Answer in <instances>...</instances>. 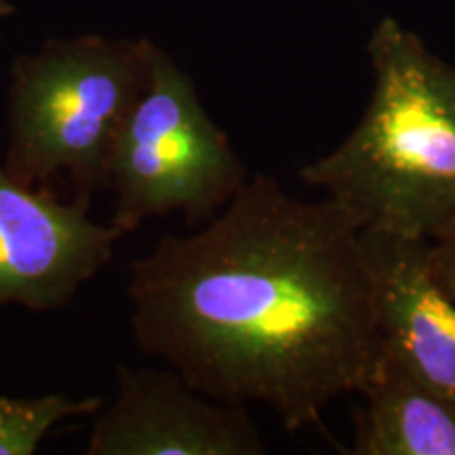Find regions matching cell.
Segmentation results:
<instances>
[{
    "instance_id": "3957f363",
    "label": "cell",
    "mask_w": 455,
    "mask_h": 455,
    "mask_svg": "<svg viewBox=\"0 0 455 455\" xmlns=\"http://www.w3.org/2000/svg\"><path fill=\"white\" fill-rule=\"evenodd\" d=\"M150 41H49L13 64L4 169L26 186L70 178L78 201L108 188V167L148 83Z\"/></svg>"
},
{
    "instance_id": "52a82bcc",
    "label": "cell",
    "mask_w": 455,
    "mask_h": 455,
    "mask_svg": "<svg viewBox=\"0 0 455 455\" xmlns=\"http://www.w3.org/2000/svg\"><path fill=\"white\" fill-rule=\"evenodd\" d=\"M382 352L455 396V301L436 281L428 241L363 230Z\"/></svg>"
},
{
    "instance_id": "277c9868",
    "label": "cell",
    "mask_w": 455,
    "mask_h": 455,
    "mask_svg": "<svg viewBox=\"0 0 455 455\" xmlns=\"http://www.w3.org/2000/svg\"><path fill=\"white\" fill-rule=\"evenodd\" d=\"M228 135L198 98L195 83L150 43L148 83L114 144L108 186L116 195L112 226L123 235L148 218L180 213L212 220L247 181Z\"/></svg>"
},
{
    "instance_id": "8fae6325",
    "label": "cell",
    "mask_w": 455,
    "mask_h": 455,
    "mask_svg": "<svg viewBox=\"0 0 455 455\" xmlns=\"http://www.w3.org/2000/svg\"><path fill=\"white\" fill-rule=\"evenodd\" d=\"M13 11H15V7L9 3V0H0V21H3L4 17L13 15Z\"/></svg>"
},
{
    "instance_id": "5b68a950",
    "label": "cell",
    "mask_w": 455,
    "mask_h": 455,
    "mask_svg": "<svg viewBox=\"0 0 455 455\" xmlns=\"http://www.w3.org/2000/svg\"><path fill=\"white\" fill-rule=\"evenodd\" d=\"M87 212L89 203L57 201L0 164V308H64L112 259L123 232L95 224Z\"/></svg>"
},
{
    "instance_id": "6da1fadb",
    "label": "cell",
    "mask_w": 455,
    "mask_h": 455,
    "mask_svg": "<svg viewBox=\"0 0 455 455\" xmlns=\"http://www.w3.org/2000/svg\"><path fill=\"white\" fill-rule=\"evenodd\" d=\"M133 338L192 388L259 403L287 430L358 395L379 352L363 230L331 198L255 175L192 235L133 261Z\"/></svg>"
},
{
    "instance_id": "30bf717a",
    "label": "cell",
    "mask_w": 455,
    "mask_h": 455,
    "mask_svg": "<svg viewBox=\"0 0 455 455\" xmlns=\"http://www.w3.org/2000/svg\"><path fill=\"white\" fill-rule=\"evenodd\" d=\"M430 266L436 281L455 301V228L435 241H428Z\"/></svg>"
},
{
    "instance_id": "7a4b0ae2",
    "label": "cell",
    "mask_w": 455,
    "mask_h": 455,
    "mask_svg": "<svg viewBox=\"0 0 455 455\" xmlns=\"http://www.w3.org/2000/svg\"><path fill=\"white\" fill-rule=\"evenodd\" d=\"M369 60L361 121L299 178L361 230L435 241L455 228V66L392 17L375 26Z\"/></svg>"
},
{
    "instance_id": "8992f818",
    "label": "cell",
    "mask_w": 455,
    "mask_h": 455,
    "mask_svg": "<svg viewBox=\"0 0 455 455\" xmlns=\"http://www.w3.org/2000/svg\"><path fill=\"white\" fill-rule=\"evenodd\" d=\"M112 405L100 409L87 455H261L244 405L215 401L173 369L118 367Z\"/></svg>"
},
{
    "instance_id": "9c48e42d",
    "label": "cell",
    "mask_w": 455,
    "mask_h": 455,
    "mask_svg": "<svg viewBox=\"0 0 455 455\" xmlns=\"http://www.w3.org/2000/svg\"><path fill=\"white\" fill-rule=\"evenodd\" d=\"M104 401L98 396L68 398L44 395L15 398L0 395V455H32L49 430L72 415L98 413Z\"/></svg>"
},
{
    "instance_id": "ba28073f",
    "label": "cell",
    "mask_w": 455,
    "mask_h": 455,
    "mask_svg": "<svg viewBox=\"0 0 455 455\" xmlns=\"http://www.w3.org/2000/svg\"><path fill=\"white\" fill-rule=\"evenodd\" d=\"M355 455H455V396L379 352L363 388Z\"/></svg>"
}]
</instances>
